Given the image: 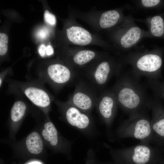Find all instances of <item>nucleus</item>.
Wrapping results in <instances>:
<instances>
[{"mask_svg": "<svg viewBox=\"0 0 164 164\" xmlns=\"http://www.w3.org/2000/svg\"><path fill=\"white\" fill-rule=\"evenodd\" d=\"M111 90L118 104L131 114L141 112L147 107L149 97L145 87L140 81V78L132 72L120 74Z\"/></svg>", "mask_w": 164, "mask_h": 164, "instance_id": "f257e3e1", "label": "nucleus"}, {"mask_svg": "<svg viewBox=\"0 0 164 164\" xmlns=\"http://www.w3.org/2000/svg\"><path fill=\"white\" fill-rule=\"evenodd\" d=\"M162 60L158 54L149 53L139 57L135 61L132 74L138 78L144 77L148 79L159 80L162 77Z\"/></svg>", "mask_w": 164, "mask_h": 164, "instance_id": "f03ea898", "label": "nucleus"}, {"mask_svg": "<svg viewBox=\"0 0 164 164\" xmlns=\"http://www.w3.org/2000/svg\"><path fill=\"white\" fill-rule=\"evenodd\" d=\"M96 89L90 83L80 81L76 85L74 92L70 96L69 102L79 109L89 110L97 101L99 96L96 94Z\"/></svg>", "mask_w": 164, "mask_h": 164, "instance_id": "7ed1b4c3", "label": "nucleus"}, {"mask_svg": "<svg viewBox=\"0 0 164 164\" xmlns=\"http://www.w3.org/2000/svg\"><path fill=\"white\" fill-rule=\"evenodd\" d=\"M118 69L113 67L110 62L104 60L100 62L92 71L88 72L85 76L90 83L95 88L101 89L111 78L117 77L120 74Z\"/></svg>", "mask_w": 164, "mask_h": 164, "instance_id": "20e7f679", "label": "nucleus"}, {"mask_svg": "<svg viewBox=\"0 0 164 164\" xmlns=\"http://www.w3.org/2000/svg\"><path fill=\"white\" fill-rule=\"evenodd\" d=\"M127 128L125 132L127 135L134 138L143 139L147 138L151 133V123L142 112L131 114L130 118L126 123Z\"/></svg>", "mask_w": 164, "mask_h": 164, "instance_id": "39448f33", "label": "nucleus"}, {"mask_svg": "<svg viewBox=\"0 0 164 164\" xmlns=\"http://www.w3.org/2000/svg\"><path fill=\"white\" fill-rule=\"evenodd\" d=\"M160 99L155 96L149 97L147 107L151 108L152 112V120L151 123L152 129L157 136L164 140V108Z\"/></svg>", "mask_w": 164, "mask_h": 164, "instance_id": "423d86ee", "label": "nucleus"}, {"mask_svg": "<svg viewBox=\"0 0 164 164\" xmlns=\"http://www.w3.org/2000/svg\"><path fill=\"white\" fill-rule=\"evenodd\" d=\"M47 73L51 81L55 85L60 87L72 81L77 74L67 67L57 63L49 66Z\"/></svg>", "mask_w": 164, "mask_h": 164, "instance_id": "0eeeda50", "label": "nucleus"}, {"mask_svg": "<svg viewBox=\"0 0 164 164\" xmlns=\"http://www.w3.org/2000/svg\"><path fill=\"white\" fill-rule=\"evenodd\" d=\"M97 101L99 111L101 116L106 119L111 118L118 104L111 91H103L99 96Z\"/></svg>", "mask_w": 164, "mask_h": 164, "instance_id": "6e6552de", "label": "nucleus"}, {"mask_svg": "<svg viewBox=\"0 0 164 164\" xmlns=\"http://www.w3.org/2000/svg\"><path fill=\"white\" fill-rule=\"evenodd\" d=\"M23 92L26 97L37 106L45 108L50 104L51 99L48 94L40 88L29 86L25 88Z\"/></svg>", "mask_w": 164, "mask_h": 164, "instance_id": "1a4fd4ad", "label": "nucleus"}, {"mask_svg": "<svg viewBox=\"0 0 164 164\" xmlns=\"http://www.w3.org/2000/svg\"><path fill=\"white\" fill-rule=\"evenodd\" d=\"M67 35L70 41L77 45H87L92 41V37L89 32L80 26H73L68 28Z\"/></svg>", "mask_w": 164, "mask_h": 164, "instance_id": "9d476101", "label": "nucleus"}, {"mask_svg": "<svg viewBox=\"0 0 164 164\" xmlns=\"http://www.w3.org/2000/svg\"><path fill=\"white\" fill-rule=\"evenodd\" d=\"M66 116L67 120L70 124L79 128H85L89 124V120L88 116L82 113L78 108L74 105L67 109Z\"/></svg>", "mask_w": 164, "mask_h": 164, "instance_id": "9b49d317", "label": "nucleus"}, {"mask_svg": "<svg viewBox=\"0 0 164 164\" xmlns=\"http://www.w3.org/2000/svg\"><path fill=\"white\" fill-rule=\"evenodd\" d=\"M132 150V159L137 164H145L149 160L151 150L148 146L140 145L135 147Z\"/></svg>", "mask_w": 164, "mask_h": 164, "instance_id": "f8f14e48", "label": "nucleus"}, {"mask_svg": "<svg viewBox=\"0 0 164 164\" xmlns=\"http://www.w3.org/2000/svg\"><path fill=\"white\" fill-rule=\"evenodd\" d=\"M141 34V30L139 27H134L131 28L121 37L120 40L121 45L125 48L132 46L138 41Z\"/></svg>", "mask_w": 164, "mask_h": 164, "instance_id": "ddd939ff", "label": "nucleus"}, {"mask_svg": "<svg viewBox=\"0 0 164 164\" xmlns=\"http://www.w3.org/2000/svg\"><path fill=\"white\" fill-rule=\"evenodd\" d=\"M26 144L28 151L32 153L37 154L42 151L43 141L36 132H32L28 135L26 139Z\"/></svg>", "mask_w": 164, "mask_h": 164, "instance_id": "4468645a", "label": "nucleus"}, {"mask_svg": "<svg viewBox=\"0 0 164 164\" xmlns=\"http://www.w3.org/2000/svg\"><path fill=\"white\" fill-rule=\"evenodd\" d=\"M120 18L119 12L115 10L106 11L101 15L99 21L100 27L103 29L111 27L114 25Z\"/></svg>", "mask_w": 164, "mask_h": 164, "instance_id": "2eb2a0df", "label": "nucleus"}, {"mask_svg": "<svg viewBox=\"0 0 164 164\" xmlns=\"http://www.w3.org/2000/svg\"><path fill=\"white\" fill-rule=\"evenodd\" d=\"M96 56L95 53L92 50H81L74 54L72 60L75 65L81 66L89 63L95 58Z\"/></svg>", "mask_w": 164, "mask_h": 164, "instance_id": "dca6fc26", "label": "nucleus"}, {"mask_svg": "<svg viewBox=\"0 0 164 164\" xmlns=\"http://www.w3.org/2000/svg\"><path fill=\"white\" fill-rule=\"evenodd\" d=\"M44 128L42 132V134L44 138L50 142L53 146L56 145L58 142L57 132L53 124L48 122L44 125Z\"/></svg>", "mask_w": 164, "mask_h": 164, "instance_id": "f3484780", "label": "nucleus"}, {"mask_svg": "<svg viewBox=\"0 0 164 164\" xmlns=\"http://www.w3.org/2000/svg\"><path fill=\"white\" fill-rule=\"evenodd\" d=\"M26 108V105L23 101H18L15 102L11 110L12 120L14 122L20 120L25 114Z\"/></svg>", "mask_w": 164, "mask_h": 164, "instance_id": "a211bd4d", "label": "nucleus"}, {"mask_svg": "<svg viewBox=\"0 0 164 164\" xmlns=\"http://www.w3.org/2000/svg\"><path fill=\"white\" fill-rule=\"evenodd\" d=\"M151 32L154 36L160 37L164 33V22L159 15L153 17L151 21Z\"/></svg>", "mask_w": 164, "mask_h": 164, "instance_id": "6ab92c4d", "label": "nucleus"}, {"mask_svg": "<svg viewBox=\"0 0 164 164\" xmlns=\"http://www.w3.org/2000/svg\"><path fill=\"white\" fill-rule=\"evenodd\" d=\"M147 85L153 92L155 96L164 100V81L159 80L148 79Z\"/></svg>", "mask_w": 164, "mask_h": 164, "instance_id": "aec40b11", "label": "nucleus"}, {"mask_svg": "<svg viewBox=\"0 0 164 164\" xmlns=\"http://www.w3.org/2000/svg\"><path fill=\"white\" fill-rule=\"evenodd\" d=\"M8 37L7 35L2 33H0V55H5L8 50Z\"/></svg>", "mask_w": 164, "mask_h": 164, "instance_id": "412c9836", "label": "nucleus"}, {"mask_svg": "<svg viewBox=\"0 0 164 164\" xmlns=\"http://www.w3.org/2000/svg\"><path fill=\"white\" fill-rule=\"evenodd\" d=\"M44 18L45 22L52 26H54L56 23V19L55 15L50 12L48 10H46L44 13Z\"/></svg>", "mask_w": 164, "mask_h": 164, "instance_id": "4be33fe9", "label": "nucleus"}, {"mask_svg": "<svg viewBox=\"0 0 164 164\" xmlns=\"http://www.w3.org/2000/svg\"><path fill=\"white\" fill-rule=\"evenodd\" d=\"M143 5L147 7H150L158 5L160 2L159 0H142L141 1Z\"/></svg>", "mask_w": 164, "mask_h": 164, "instance_id": "5701e85b", "label": "nucleus"}, {"mask_svg": "<svg viewBox=\"0 0 164 164\" xmlns=\"http://www.w3.org/2000/svg\"><path fill=\"white\" fill-rule=\"evenodd\" d=\"M48 34V30L46 29H41L37 33L38 37L41 39H44L46 38Z\"/></svg>", "mask_w": 164, "mask_h": 164, "instance_id": "b1692460", "label": "nucleus"}, {"mask_svg": "<svg viewBox=\"0 0 164 164\" xmlns=\"http://www.w3.org/2000/svg\"><path fill=\"white\" fill-rule=\"evenodd\" d=\"M46 47L44 44H42L38 48V51L40 55L43 57H44L46 54Z\"/></svg>", "mask_w": 164, "mask_h": 164, "instance_id": "393cba45", "label": "nucleus"}, {"mask_svg": "<svg viewBox=\"0 0 164 164\" xmlns=\"http://www.w3.org/2000/svg\"><path fill=\"white\" fill-rule=\"evenodd\" d=\"M54 53V50L52 46L48 45L46 47V54L48 56L52 55Z\"/></svg>", "mask_w": 164, "mask_h": 164, "instance_id": "a878e982", "label": "nucleus"}, {"mask_svg": "<svg viewBox=\"0 0 164 164\" xmlns=\"http://www.w3.org/2000/svg\"><path fill=\"white\" fill-rule=\"evenodd\" d=\"M28 164H42L40 162L37 161H34L29 163Z\"/></svg>", "mask_w": 164, "mask_h": 164, "instance_id": "bb28decb", "label": "nucleus"}]
</instances>
